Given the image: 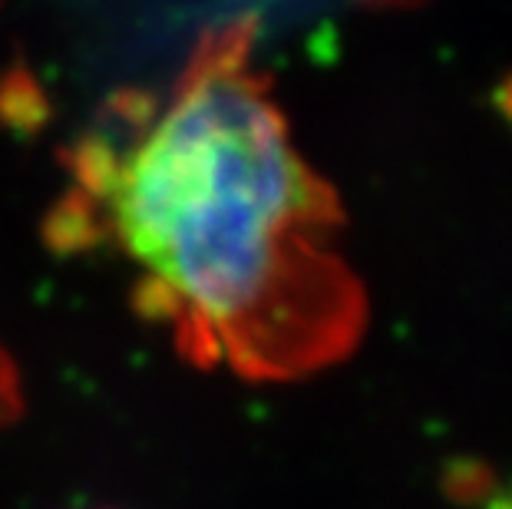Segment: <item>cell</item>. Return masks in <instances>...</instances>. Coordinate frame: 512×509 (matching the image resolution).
<instances>
[{"mask_svg":"<svg viewBox=\"0 0 512 509\" xmlns=\"http://www.w3.org/2000/svg\"><path fill=\"white\" fill-rule=\"evenodd\" d=\"M67 176L47 242L123 258L136 308L195 364L291 381L357 348L367 301L334 248L337 196L255 67V17L202 30L166 90L116 93Z\"/></svg>","mask_w":512,"mask_h":509,"instance_id":"obj_1","label":"cell"},{"mask_svg":"<svg viewBox=\"0 0 512 509\" xmlns=\"http://www.w3.org/2000/svg\"><path fill=\"white\" fill-rule=\"evenodd\" d=\"M483 509H512V476H509L506 483H499V486H496L493 496H489Z\"/></svg>","mask_w":512,"mask_h":509,"instance_id":"obj_2","label":"cell"}]
</instances>
